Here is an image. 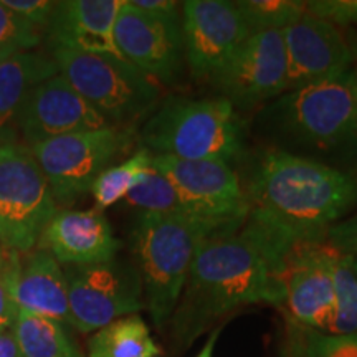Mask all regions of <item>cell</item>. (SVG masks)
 Segmentation results:
<instances>
[{
    "instance_id": "20",
    "label": "cell",
    "mask_w": 357,
    "mask_h": 357,
    "mask_svg": "<svg viewBox=\"0 0 357 357\" xmlns=\"http://www.w3.org/2000/svg\"><path fill=\"white\" fill-rule=\"evenodd\" d=\"M58 73L53 58L35 52L0 61V144L19 142L17 119L30 89Z\"/></svg>"
},
{
    "instance_id": "25",
    "label": "cell",
    "mask_w": 357,
    "mask_h": 357,
    "mask_svg": "<svg viewBox=\"0 0 357 357\" xmlns=\"http://www.w3.org/2000/svg\"><path fill=\"white\" fill-rule=\"evenodd\" d=\"M240 8L252 32H283L306 13V2L298 0H238Z\"/></svg>"
},
{
    "instance_id": "36",
    "label": "cell",
    "mask_w": 357,
    "mask_h": 357,
    "mask_svg": "<svg viewBox=\"0 0 357 357\" xmlns=\"http://www.w3.org/2000/svg\"><path fill=\"white\" fill-rule=\"evenodd\" d=\"M17 252H13V250H8L6 245L0 242V270H3L8 263L12 261L13 255H15Z\"/></svg>"
},
{
    "instance_id": "4",
    "label": "cell",
    "mask_w": 357,
    "mask_h": 357,
    "mask_svg": "<svg viewBox=\"0 0 357 357\" xmlns=\"http://www.w3.org/2000/svg\"><path fill=\"white\" fill-rule=\"evenodd\" d=\"M141 142L153 154L230 162L242 149V124L225 98L171 96L144 123Z\"/></svg>"
},
{
    "instance_id": "33",
    "label": "cell",
    "mask_w": 357,
    "mask_h": 357,
    "mask_svg": "<svg viewBox=\"0 0 357 357\" xmlns=\"http://www.w3.org/2000/svg\"><path fill=\"white\" fill-rule=\"evenodd\" d=\"M139 10L162 19H182V2L174 0H131Z\"/></svg>"
},
{
    "instance_id": "30",
    "label": "cell",
    "mask_w": 357,
    "mask_h": 357,
    "mask_svg": "<svg viewBox=\"0 0 357 357\" xmlns=\"http://www.w3.org/2000/svg\"><path fill=\"white\" fill-rule=\"evenodd\" d=\"M326 240L336 248L357 273V213L341 220L326 231Z\"/></svg>"
},
{
    "instance_id": "15",
    "label": "cell",
    "mask_w": 357,
    "mask_h": 357,
    "mask_svg": "<svg viewBox=\"0 0 357 357\" xmlns=\"http://www.w3.org/2000/svg\"><path fill=\"white\" fill-rule=\"evenodd\" d=\"M109 126L60 73L30 89L17 119L19 137L29 146Z\"/></svg>"
},
{
    "instance_id": "35",
    "label": "cell",
    "mask_w": 357,
    "mask_h": 357,
    "mask_svg": "<svg viewBox=\"0 0 357 357\" xmlns=\"http://www.w3.org/2000/svg\"><path fill=\"white\" fill-rule=\"evenodd\" d=\"M220 333H222V326H218V328L213 329V331L211 333V336H208L207 341H205L202 351L197 354V357H212L213 356V349H215L217 339H218V336H220Z\"/></svg>"
},
{
    "instance_id": "23",
    "label": "cell",
    "mask_w": 357,
    "mask_h": 357,
    "mask_svg": "<svg viewBox=\"0 0 357 357\" xmlns=\"http://www.w3.org/2000/svg\"><path fill=\"white\" fill-rule=\"evenodd\" d=\"M151 162H153V153L146 147H141L124 162L102 171L89 189L96 202V211H106L111 205L126 197L144 178Z\"/></svg>"
},
{
    "instance_id": "28",
    "label": "cell",
    "mask_w": 357,
    "mask_h": 357,
    "mask_svg": "<svg viewBox=\"0 0 357 357\" xmlns=\"http://www.w3.org/2000/svg\"><path fill=\"white\" fill-rule=\"evenodd\" d=\"M42 42V32L0 2V61L30 52Z\"/></svg>"
},
{
    "instance_id": "3",
    "label": "cell",
    "mask_w": 357,
    "mask_h": 357,
    "mask_svg": "<svg viewBox=\"0 0 357 357\" xmlns=\"http://www.w3.org/2000/svg\"><path fill=\"white\" fill-rule=\"evenodd\" d=\"M213 230L187 213L139 212L131 242L144 291V305L158 328L171 321L199 245Z\"/></svg>"
},
{
    "instance_id": "19",
    "label": "cell",
    "mask_w": 357,
    "mask_h": 357,
    "mask_svg": "<svg viewBox=\"0 0 357 357\" xmlns=\"http://www.w3.org/2000/svg\"><path fill=\"white\" fill-rule=\"evenodd\" d=\"M13 298L19 311L70 324L68 281L56 258L43 247L26 253L13 273Z\"/></svg>"
},
{
    "instance_id": "34",
    "label": "cell",
    "mask_w": 357,
    "mask_h": 357,
    "mask_svg": "<svg viewBox=\"0 0 357 357\" xmlns=\"http://www.w3.org/2000/svg\"><path fill=\"white\" fill-rule=\"evenodd\" d=\"M0 357H22L13 328L0 331Z\"/></svg>"
},
{
    "instance_id": "2",
    "label": "cell",
    "mask_w": 357,
    "mask_h": 357,
    "mask_svg": "<svg viewBox=\"0 0 357 357\" xmlns=\"http://www.w3.org/2000/svg\"><path fill=\"white\" fill-rule=\"evenodd\" d=\"M275 265L263 236L247 222L234 234L205 238L171 318L174 346H192L205 329L238 307L257 303L278 306Z\"/></svg>"
},
{
    "instance_id": "32",
    "label": "cell",
    "mask_w": 357,
    "mask_h": 357,
    "mask_svg": "<svg viewBox=\"0 0 357 357\" xmlns=\"http://www.w3.org/2000/svg\"><path fill=\"white\" fill-rule=\"evenodd\" d=\"M2 3L38 30L47 29L56 8V2L50 0H2Z\"/></svg>"
},
{
    "instance_id": "16",
    "label": "cell",
    "mask_w": 357,
    "mask_h": 357,
    "mask_svg": "<svg viewBox=\"0 0 357 357\" xmlns=\"http://www.w3.org/2000/svg\"><path fill=\"white\" fill-rule=\"evenodd\" d=\"M287 52V91L354 68V52L337 26L305 13L283 30Z\"/></svg>"
},
{
    "instance_id": "14",
    "label": "cell",
    "mask_w": 357,
    "mask_h": 357,
    "mask_svg": "<svg viewBox=\"0 0 357 357\" xmlns=\"http://www.w3.org/2000/svg\"><path fill=\"white\" fill-rule=\"evenodd\" d=\"M212 82L234 106H253L287 93L283 32L250 35Z\"/></svg>"
},
{
    "instance_id": "6",
    "label": "cell",
    "mask_w": 357,
    "mask_h": 357,
    "mask_svg": "<svg viewBox=\"0 0 357 357\" xmlns=\"http://www.w3.org/2000/svg\"><path fill=\"white\" fill-rule=\"evenodd\" d=\"M56 212L30 147L20 141L0 144V242L17 253L32 252Z\"/></svg>"
},
{
    "instance_id": "29",
    "label": "cell",
    "mask_w": 357,
    "mask_h": 357,
    "mask_svg": "<svg viewBox=\"0 0 357 357\" xmlns=\"http://www.w3.org/2000/svg\"><path fill=\"white\" fill-rule=\"evenodd\" d=\"M306 12L334 26H357V0H312Z\"/></svg>"
},
{
    "instance_id": "5",
    "label": "cell",
    "mask_w": 357,
    "mask_h": 357,
    "mask_svg": "<svg viewBox=\"0 0 357 357\" xmlns=\"http://www.w3.org/2000/svg\"><path fill=\"white\" fill-rule=\"evenodd\" d=\"M60 75L108 121L129 129L158 108L159 83L124 58L52 48Z\"/></svg>"
},
{
    "instance_id": "12",
    "label": "cell",
    "mask_w": 357,
    "mask_h": 357,
    "mask_svg": "<svg viewBox=\"0 0 357 357\" xmlns=\"http://www.w3.org/2000/svg\"><path fill=\"white\" fill-rule=\"evenodd\" d=\"M235 2L189 0L182 2L184 56L192 77L212 79L230 60L236 48L252 35Z\"/></svg>"
},
{
    "instance_id": "1",
    "label": "cell",
    "mask_w": 357,
    "mask_h": 357,
    "mask_svg": "<svg viewBox=\"0 0 357 357\" xmlns=\"http://www.w3.org/2000/svg\"><path fill=\"white\" fill-rule=\"evenodd\" d=\"M247 223L281 260L293 245L324 238L357 204V182L318 160L270 149L261 155L248 192Z\"/></svg>"
},
{
    "instance_id": "31",
    "label": "cell",
    "mask_w": 357,
    "mask_h": 357,
    "mask_svg": "<svg viewBox=\"0 0 357 357\" xmlns=\"http://www.w3.org/2000/svg\"><path fill=\"white\" fill-rule=\"evenodd\" d=\"M19 255L20 253H15L12 261L3 270H0V331L12 329L20 312L13 298V273L20 260Z\"/></svg>"
},
{
    "instance_id": "21",
    "label": "cell",
    "mask_w": 357,
    "mask_h": 357,
    "mask_svg": "<svg viewBox=\"0 0 357 357\" xmlns=\"http://www.w3.org/2000/svg\"><path fill=\"white\" fill-rule=\"evenodd\" d=\"M159 346L139 314L119 318L89 337L88 357H158Z\"/></svg>"
},
{
    "instance_id": "11",
    "label": "cell",
    "mask_w": 357,
    "mask_h": 357,
    "mask_svg": "<svg viewBox=\"0 0 357 357\" xmlns=\"http://www.w3.org/2000/svg\"><path fill=\"white\" fill-rule=\"evenodd\" d=\"M70 324L93 333L144 307L139 271L114 260L86 266H66Z\"/></svg>"
},
{
    "instance_id": "37",
    "label": "cell",
    "mask_w": 357,
    "mask_h": 357,
    "mask_svg": "<svg viewBox=\"0 0 357 357\" xmlns=\"http://www.w3.org/2000/svg\"><path fill=\"white\" fill-rule=\"evenodd\" d=\"M352 73H354V82H356V95H357V65L354 66V70H352Z\"/></svg>"
},
{
    "instance_id": "27",
    "label": "cell",
    "mask_w": 357,
    "mask_h": 357,
    "mask_svg": "<svg viewBox=\"0 0 357 357\" xmlns=\"http://www.w3.org/2000/svg\"><path fill=\"white\" fill-rule=\"evenodd\" d=\"M291 357H357V333L326 334L289 323Z\"/></svg>"
},
{
    "instance_id": "10",
    "label": "cell",
    "mask_w": 357,
    "mask_h": 357,
    "mask_svg": "<svg viewBox=\"0 0 357 357\" xmlns=\"http://www.w3.org/2000/svg\"><path fill=\"white\" fill-rule=\"evenodd\" d=\"M354 70V68H352ZM283 126L318 147H337L357 136L354 73L303 84L275 105Z\"/></svg>"
},
{
    "instance_id": "26",
    "label": "cell",
    "mask_w": 357,
    "mask_h": 357,
    "mask_svg": "<svg viewBox=\"0 0 357 357\" xmlns=\"http://www.w3.org/2000/svg\"><path fill=\"white\" fill-rule=\"evenodd\" d=\"M124 202L129 207L139 208L141 212L185 213L174 185L164 174L153 167V162L144 178L124 197Z\"/></svg>"
},
{
    "instance_id": "13",
    "label": "cell",
    "mask_w": 357,
    "mask_h": 357,
    "mask_svg": "<svg viewBox=\"0 0 357 357\" xmlns=\"http://www.w3.org/2000/svg\"><path fill=\"white\" fill-rule=\"evenodd\" d=\"M119 55L158 83H171L184 63L182 19H162L124 0L114 24Z\"/></svg>"
},
{
    "instance_id": "17",
    "label": "cell",
    "mask_w": 357,
    "mask_h": 357,
    "mask_svg": "<svg viewBox=\"0 0 357 357\" xmlns=\"http://www.w3.org/2000/svg\"><path fill=\"white\" fill-rule=\"evenodd\" d=\"M40 238L42 247L65 266H86L114 260L121 248L108 218L96 208L58 211Z\"/></svg>"
},
{
    "instance_id": "7",
    "label": "cell",
    "mask_w": 357,
    "mask_h": 357,
    "mask_svg": "<svg viewBox=\"0 0 357 357\" xmlns=\"http://www.w3.org/2000/svg\"><path fill=\"white\" fill-rule=\"evenodd\" d=\"M153 167L169 178L187 215L204 222L215 235L242 229L248 199L229 162L153 154Z\"/></svg>"
},
{
    "instance_id": "18",
    "label": "cell",
    "mask_w": 357,
    "mask_h": 357,
    "mask_svg": "<svg viewBox=\"0 0 357 357\" xmlns=\"http://www.w3.org/2000/svg\"><path fill=\"white\" fill-rule=\"evenodd\" d=\"M124 0L56 2L47 26L52 48L123 58L114 43V24Z\"/></svg>"
},
{
    "instance_id": "9",
    "label": "cell",
    "mask_w": 357,
    "mask_h": 357,
    "mask_svg": "<svg viewBox=\"0 0 357 357\" xmlns=\"http://www.w3.org/2000/svg\"><path fill=\"white\" fill-rule=\"evenodd\" d=\"M329 252L326 236L300 242L284 253L273 271L278 307L287 312L289 323L326 334L337 310Z\"/></svg>"
},
{
    "instance_id": "8",
    "label": "cell",
    "mask_w": 357,
    "mask_h": 357,
    "mask_svg": "<svg viewBox=\"0 0 357 357\" xmlns=\"http://www.w3.org/2000/svg\"><path fill=\"white\" fill-rule=\"evenodd\" d=\"M131 129L102 128L53 137L30 146L56 204H73L131 146Z\"/></svg>"
},
{
    "instance_id": "22",
    "label": "cell",
    "mask_w": 357,
    "mask_h": 357,
    "mask_svg": "<svg viewBox=\"0 0 357 357\" xmlns=\"http://www.w3.org/2000/svg\"><path fill=\"white\" fill-rule=\"evenodd\" d=\"M13 333L22 357H83L58 321L20 311Z\"/></svg>"
},
{
    "instance_id": "24",
    "label": "cell",
    "mask_w": 357,
    "mask_h": 357,
    "mask_svg": "<svg viewBox=\"0 0 357 357\" xmlns=\"http://www.w3.org/2000/svg\"><path fill=\"white\" fill-rule=\"evenodd\" d=\"M329 265H331L334 289H336L337 310L328 334L342 336V334L357 333V273L344 260V257L333 247L329 252Z\"/></svg>"
}]
</instances>
